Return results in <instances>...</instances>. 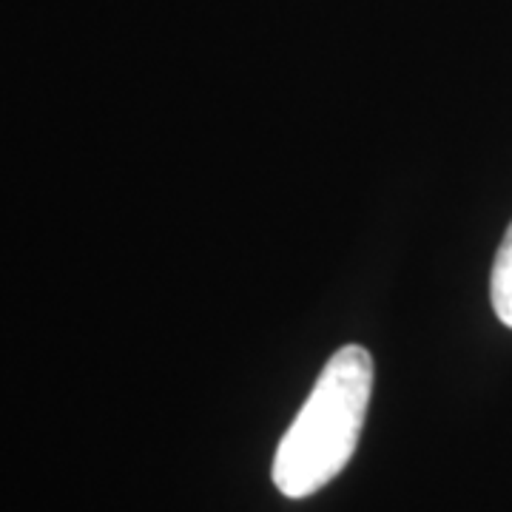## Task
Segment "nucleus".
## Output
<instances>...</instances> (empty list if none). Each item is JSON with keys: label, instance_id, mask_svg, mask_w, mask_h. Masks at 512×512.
<instances>
[{"label": "nucleus", "instance_id": "obj_2", "mask_svg": "<svg viewBox=\"0 0 512 512\" xmlns=\"http://www.w3.org/2000/svg\"><path fill=\"white\" fill-rule=\"evenodd\" d=\"M490 299L495 316L512 328V225L501 239V248L495 254L493 279H490Z\"/></svg>", "mask_w": 512, "mask_h": 512}, {"label": "nucleus", "instance_id": "obj_1", "mask_svg": "<svg viewBox=\"0 0 512 512\" xmlns=\"http://www.w3.org/2000/svg\"><path fill=\"white\" fill-rule=\"evenodd\" d=\"M370 393L373 356L359 345L336 350L276 447L274 484L279 493L308 498L348 467L365 427Z\"/></svg>", "mask_w": 512, "mask_h": 512}]
</instances>
